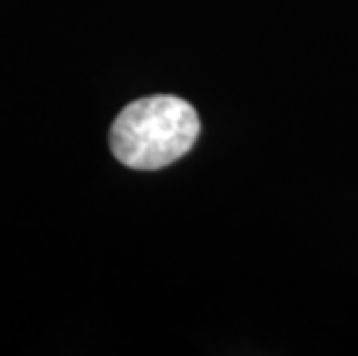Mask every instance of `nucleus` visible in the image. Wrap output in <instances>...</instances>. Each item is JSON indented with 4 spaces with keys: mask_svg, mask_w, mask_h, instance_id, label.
<instances>
[{
    "mask_svg": "<svg viewBox=\"0 0 358 356\" xmlns=\"http://www.w3.org/2000/svg\"><path fill=\"white\" fill-rule=\"evenodd\" d=\"M199 113L176 95H150L116 116L109 132L113 157L139 171H155L189 153L199 139Z\"/></svg>",
    "mask_w": 358,
    "mask_h": 356,
    "instance_id": "1",
    "label": "nucleus"
}]
</instances>
